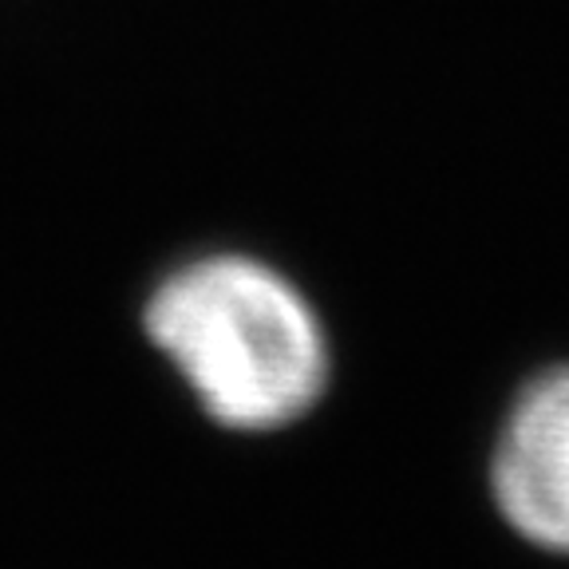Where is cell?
<instances>
[{"label":"cell","instance_id":"obj_2","mask_svg":"<svg viewBox=\"0 0 569 569\" xmlns=\"http://www.w3.org/2000/svg\"><path fill=\"white\" fill-rule=\"evenodd\" d=\"M490 490L518 538L569 558V365L546 368L515 396Z\"/></svg>","mask_w":569,"mask_h":569},{"label":"cell","instance_id":"obj_1","mask_svg":"<svg viewBox=\"0 0 569 569\" xmlns=\"http://www.w3.org/2000/svg\"><path fill=\"white\" fill-rule=\"evenodd\" d=\"M147 337L230 431H277L309 416L329 388V340L317 309L273 266L206 253L154 284Z\"/></svg>","mask_w":569,"mask_h":569}]
</instances>
